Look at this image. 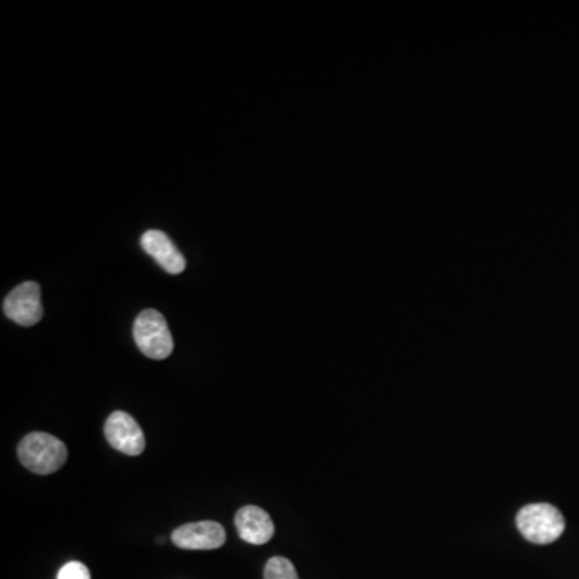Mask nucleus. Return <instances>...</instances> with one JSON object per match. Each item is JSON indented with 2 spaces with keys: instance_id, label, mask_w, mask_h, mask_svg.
I'll list each match as a JSON object with an SVG mask.
<instances>
[{
  "instance_id": "1",
  "label": "nucleus",
  "mask_w": 579,
  "mask_h": 579,
  "mask_svg": "<svg viewBox=\"0 0 579 579\" xmlns=\"http://www.w3.org/2000/svg\"><path fill=\"white\" fill-rule=\"evenodd\" d=\"M18 457L26 469L37 475L58 472L68 459L65 443L44 432L26 435L18 444Z\"/></svg>"
},
{
  "instance_id": "2",
  "label": "nucleus",
  "mask_w": 579,
  "mask_h": 579,
  "mask_svg": "<svg viewBox=\"0 0 579 579\" xmlns=\"http://www.w3.org/2000/svg\"><path fill=\"white\" fill-rule=\"evenodd\" d=\"M518 531L533 544H551L565 531V518L551 504H530L517 515Z\"/></svg>"
},
{
  "instance_id": "3",
  "label": "nucleus",
  "mask_w": 579,
  "mask_h": 579,
  "mask_svg": "<svg viewBox=\"0 0 579 579\" xmlns=\"http://www.w3.org/2000/svg\"><path fill=\"white\" fill-rule=\"evenodd\" d=\"M134 340L147 358L161 361L174 350L173 335L163 314L155 309H145L134 322Z\"/></svg>"
},
{
  "instance_id": "4",
  "label": "nucleus",
  "mask_w": 579,
  "mask_h": 579,
  "mask_svg": "<svg viewBox=\"0 0 579 579\" xmlns=\"http://www.w3.org/2000/svg\"><path fill=\"white\" fill-rule=\"evenodd\" d=\"M4 313L10 321L23 327H33L44 316L41 287L36 282L18 285L4 300Z\"/></svg>"
},
{
  "instance_id": "5",
  "label": "nucleus",
  "mask_w": 579,
  "mask_h": 579,
  "mask_svg": "<svg viewBox=\"0 0 579 579\" xmlns=\"http://www.w3.org/2000/svg\"><path fill=\"white\" fill-rule=\"evenodd\" d=\"M105 436L110 446L126 456H140L144 452V432L128 412L116 411L108 417L105 423Z\"/></svg>"
},
{
  "instance_id": "6",
  "label": "nucleus",
  "mask_w": 579,
  "mask_h": 579,
  "mask_svg": "<svg viewBox=\"0 0 579 579\" xmlns=\"http://www.w3.org/2000/svg\"><path fill=\"white\" fill-rule=\"evenodd\" d=\"M171 539L185 551H213L226 543V531L221 523L206 520L179 526L171 534Z\"/></svg>"
},
{
  "instance_id": "7",
  "label": "nucleus",
  "mask_w": 579,
  "mask_h": 579,
  "mask_svg": "<svg viewBox=\"0 0 579 579\" xmlns=\"http://www.w3.org/2000/svg\"><path fill=\"white\" fill-rule=\"evenodd\" d=\"M140 245H142V250L148 256H152L160 264L161 269H165L168 274L177 276V274L184 272L185 264H187L185 258L181 251L174 247V243L165 232L147 230L140 239Z\"/></svg>"
},
{
  "instance_id": "8",
  "label": "nucleus",
  "mask_w": 579,
  "mask_h": 579,
  "mask_svg": "<svg viewBox=\"0 0 579 579\" xmlns=\"http://www.w3.org/2000/svg\"><path fill=\"white\" fill-rule=\"evenodd\" d=\"M235 526L245 543L261 546L271 541L276 533L271 515L256 506H245L235 515Z\"/></svg>"
},
{
  "instance_id": "9",
  "label": "nucleus",
  "mask_w": 579,
  "mask_h": 579,
  "mask_svg": "<svg viewBox=\"0 0 579 579\" xmlns=\"http://www.w3.org/2000/svg\"><path fill=\"white\" fill-rule=\"evenodd\" d=\"M264 579H298V573L290 560L272 557L264 568Z\"/></svg>"
},
{
  "instance_id": "10",
  "label": "nucleus",
  "mask_w": 579,
  "mask_h": 579,
  "mask_svg": "<svg viewBox=\"0 0 579 579\" xmlns=\"http://www.w3.org/2000/svg\"><path fill=\"white\" fill-rule=\"evenodd\" d=\"M57 579H91V573L84 563L68 562L58 571Z\"/></svg>"
}]
</instances>
